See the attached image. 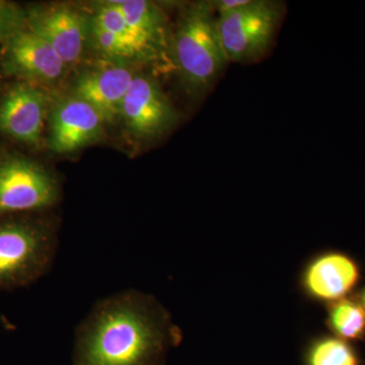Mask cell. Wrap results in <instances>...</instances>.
Listing matches in <instances>:
<instances>
[{"mask_svg":"<svg viewBox=\"0 0 365 365\" xmlns=\"http://www.w3.org/2000/svg\"><path fill=\"white\" fill-rule=\"evenodd\" d=\"M93 23L116 36L117 38L123 41L126 44L130 45L131 47L140 53L141 57L151 59L157 58L153 53L148 49V46L144 44L143 40L134 32L133 29L127 23L123 14L118 9L114 1L108 2L105 6L101 7L97 16L93 19Z\"/></svg>","mask_w":365,"mask_h":365,"instance_id":"cell-16","label":"cell"},{"mask_svg":"<svg viewBox=\"0 0 365 365\" xmlns=\"http://www.w3.org/2000/svg\"><path fill=\"white\" fill-rule=\"evenodd\" d=\"M56 253L49 230L23 222L0 225V287L38 277Z\"/></svg>","mask_w":365,"mask_h":365,"instance_id":"cell-4","label":"cell"},{"mask_svg":"<svg viewBox=\"0 0 365 365\" xmlns=\"http://www.w3.org/2000/svg\"><path fill=\"white\" fill-rule=\"evenodd\" d=\"M307 365H361L354 348L349 342L336 336L318 338L309 346Z\"/></svg>","mask_w":365,"mask_h":365,"instance_id":"cell-15","label":"cell"},{"mask_svg":"<svg viewBox=\"0 0 365 365\" xmlns=\"http://www.w3.org/2000/svg\"><path fill=\"white\" fill-rule=\"evenodd\" d=\"M104 120L91 105L74 97L53 112L50 145L57 153H68L93 143L102 133Z\"/></svg>","mask_w":365,"mask_h":365,"instance_id":"cell-10","label":"cell"},{"mask_svg":"<svg viewBox=\"0 0 365 365\" xmlns=\"http://www.w3.org/2000/svg\"><path fill=\"white\" fill-rule=\"evenodd\" d=\"M91 35L93 41L101 52L105 53L108 56L115 58H133V57H141L140 53L126 44L123 41L120 40L116 36L108 32L104 29L95 25L91 26Z\"/></svg>","mask_w":365,"mask_h":365,"instance_id":"cell-17","label":"cell"},{"mask_svg":"<svg viewBox=\"0 0 365 365\" xmlns=\"http://www.w3.org/2000/svg\"><path fill=\"white\" fill-rule=\"evenodd\" d=\"M120 116L132 132L140 136H157L176 123L178 115L157 83L135 76L125 96Z\"/></svg>","mask_w":365,"mask_h":365,"instance_id":"cell-6","label":"cell"},{"mask_svg":"<svg viewBox=\"0 0 365 365\" xmlns=\"http://www.w3.org/2000/svg\"><path fill=\"white\" fill-rule=\"evenodd\" d=\"M23 14L11 4L0 1V40L6 41L24 30Z\"/></svg>","mask_w":365,"mask_h":365,"instance_id":"cell-18","label":"cell"},{"mask_svg":"<svg viewBox=\"0 0 365 365\" xmlns=\"http://www.w3.org/2000/svg\"><path fill=\"white\" fill-rule=\"evenodd\" d=\"M31 31L47 41L66 64L83 54L86 42V23L83 16L66 6H55L34 11L28 18Z\"/></svg>","mask_w":365,"mask_h":365,"instance_id":"cell-11","label":"cell"},{"mask_svg":"<svg viewBox=\"0 0 365 365\" xmlns=\"http://www.w3.org/2000/svg\"><path fill=\"white\" fill-rule=\"evenodd\" d=\"M357 299H359V302H361L362 306H364L365 309V287L364 288V289L361 290V292H360V294Z\"/></svg>","mask_w":365,"mask_h":365,"instance_id":"cell-20","label":"cell"},{"mask_svg":"<svg viewBox=\"0 0 365 365\" xmlns=\"http://www.w3.org/2000/svg\"><path fill=\"white\" fill-rule=\"evenodd\" d=\"M327 323L334 336L347 342L365 337V309L357 297L329 304Z\"/></svg>","mask_w":365,"mask_h":365,"instance_id":"cell-14","label":"cell"},{"mask_svg":"<svg viewBox=\"0 0 365 365\" xmlns=\"http://www.w3.org/2000/svg\"><path fill=\"white\" fill-rule=\"evenodd\" d=\"M285 14V4L249 0L246 6L217 16V29L228 62H259L272 46Z\"/></svg>","mask_w":365,"mask_h":365,"instance_id":"cell-3","label":"cell"},{"mask_svg":"<svg viewBox=\"0 0 365 365\" xmlns=\"http://www.w3.org/2000/svg\"><path fill=\"white\" fill-rule=\"evenodd\" d=\"M177 338L155 297L125 290L98 302L79 324L72 365H163Z\"/></svg>","mask_w":365,"mask_h":365,"instance_id":"cell-1","label":"cell"},{"mask_svg":"<svg viewBox=\"0 0 365 365\" xmlns=\"http://www.w3.org/2000/svg\"><path fill=\"white\" fill-rule=\"evenodd\" d=\"M360 276L354 259L340 252H328L309 262L302 284L312 299L332 304L348 297L359 284Z\"/></svg>","mask_w":365,"mask_h":365,"instance_id":"cell-7","label":"cell"},{"mask_svg":"<svg viewBox=\"0 0 365 365\" xmlns=\"http://www.w3.org/2000/svg\"><path fill=\"white\" fill-rule=\"evenodd\" d=\"M125 20L157 58L172 54V39L168 34L167 19L162 9L143 0L114 1Z\"/></svg>","mask_w":365,"mask_h":365,"instance_id":"cell-13","label":"cell"},{"mask_svg":"<svg viewBox=\"0 0 365 365\" xmlns=\"http://www.w3.org/2000/svg\"><path fill=\"white\" fill-rule=\"evenodd\" d=\"M172 55L192 93L202 95L215 86L230 62L210 2L194 4L182 14L172 37Z\"/></svg>","mask_w":365,"mask_h":365,"instance_id":"cell-2","label":"cell"},{"mask_svg":"<svg viewBox=\"0 0 365 365\" xmlns=\"http://www.w3.org/2000/svg\"><path fill=\"white\" fill-rule=\"evenodd\" d=\"M57 199L56 181L37 163L21 158L0 163V213L39 210Z\"/></svg>","mask_w":365,"mask_h":365,"instance_id":"cell-5","label":"cell"},{"mask_svg":"<svg viewBox=\"0 0 365 365\" xmlns=\"http://www.w3.org/2000/svg\"><path fill=\"white\" fill-rule=\"evenodd\" d=\"M248 1L249 0H217V1H211L210 4L215 13L220 16L241 9L246 6Z\"/></svg>","mask_w":365,"mask_h":365,"instance_id":"cell-19","label":"cell"},{"mask_svg":"<svg viewBox=\"0 0 365 365\" xmlns=\"http://www.w3.org/2000/svg\"><path fill=\"white\" fill-rule=\"evenodd\" d=\"M4 64L11 73L39 81H56L66 66L56 50L30 29L6 41Z\"/></svg>","mask_w":365,"mask_h":365,"instance_id":"cell-8","label":"cell"},{"mask_svg":"<svg viewBox=\"0 0 365 365\" xmlns=\"http://www.w3.org/2000/svg\"><path fill=\"white\" fill-rule=\"evenodd\" d=\"M46 98L39 88L20 83L0 103V132L26 143H38L44 128Z\"/></svg>","mask_w":365,"mask_h":365,"instance_id":"cell-9","label":"cell"},{"mask_svg":"<svg viewBox=\"0 0 365 365\" xmlns=\"http://www.w3.org/2000/svg\"><path fill=\"white\" fill-rule=\"evenodd\" d=\"M134 78L128 68L111 67L91 72L78 79L76 97L91 105L105 121H113L121 112L125 96Z\"/></svg>","mask_w":365,"mask_h":365,"instance_id":"cell-12","label":"cell"}]
</instances>
